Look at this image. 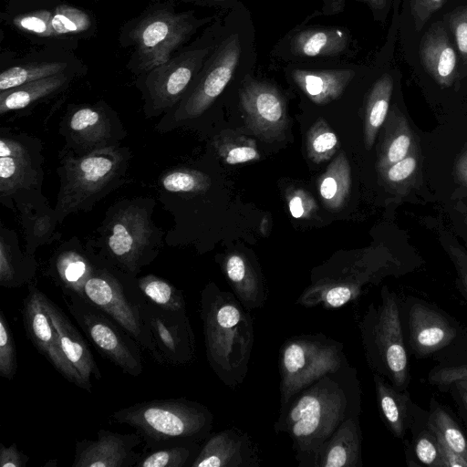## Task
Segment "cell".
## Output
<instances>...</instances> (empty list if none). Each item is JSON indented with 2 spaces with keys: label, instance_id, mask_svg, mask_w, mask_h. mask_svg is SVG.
Instances as JSON below:
<instances>
[{
  "label": "cell",
  "instance_id": "cell-1",
  "mask_svg": "<svg viewBox=\"0 0 467 467\" xmlns=\"http://www.w3.org/2000/svg\"><path fill=\"white\" fill-rule=\"evenodd\" d=\"M362 391L349 363L316 380L280 407L274 429L285 433L299 467H316L322 445L348 419L360 417Z\"/></svg>",
  "mask_w": 467,
  "mask_h": 467
},
{
  "label": "cell",
  "instance_id": "cell-2",
  "mask_svg": "<svg viewBox=\"0 0 467 467\" xmlns=\"http://www.w3.org/2000/svg\"><path fill=\"white\" fill-rule=\"evenodd\" d=\"M200 316L209 366L225 386H240L247 375L254 341L248 309L234 294L209 284L200 296Z\"/></svg>",
  "mask_w": 467,
  "mask_h": 467
},
{
  "label": "cell",
  "instance_id": "cell-3",
  "mask_svg": "<svg viewBox=\"0 0 467 467\" xmlns=\"http://www.w3.org/2000/svg\"><path fill=\"white\" fill-rule=\"evenodd\" d=\"M110 420L133 428L150 450L206 440L211 434L213 416L204 405L178 398L136 403L114 411Z\"/></svg>",
  "mask_w": 467,
  "mask_h": 467
},
{
  "label": "cell",
  "instance_id": "cell-4",
  "mask_svg": "<svg viewBox=\"0 0 467 467\" xmlns=\"http://www.w3.org/2000/svg\"><path fill=\"white\" fill-rule=\"evenodd\" d=\"M149 199L123 200L109 210L97 254L116 268L137 277L160 253L162 232L151 221Z\"/></svg>",
  "mask_w": 467,
  "mask_h": 467
},
{
  "label": "cell",
  "instance_id": "cell-5",
  "mask_svg": "<svg viewBox=\"0 0 467 467\" xmlns=\"http://www.w3.org/2000/svg\"><path fill=\"white\" fill-rule=\"evenodd\" d=\"M126 149L108 146L82 155H67L58 170L60 190L54 209L57 223L71 213L88 211L123 182L130 160Z\"/></svg>",
  "mask_w": 467,
  "mask_h": 467
},
{
  "label": "cell",
  "instance_id": "cell-6",
  "mask_svg": "<svg viewBox=\"0 0 467 467\" xmlns=\"http://www.w3.org/2000/svg\"><path fill=\"white\" fill-rule=\"evenodd\" d=\"M400 297L388 286L379 301L368 306L359 321L361 343L368 366L399 390H406L411 376Z\"/></svg>",
  "mask_w": 467,
  "mask_h": 467
},
{
  "label": "cell",
  "instance_id": "cell-7",
  "mask_svg": "<svg viewBox=\"0 0 467 467\" xmlns=\"http://www.w3.org/2000/svg\"><path fill=\"white\" fill-rule=\"evenodd\" d=\"M95 256L93 273L86 281L81 296L107 313L155 360L154 345L143 316L146 298L137 278L97 254Z\"/></svg>",
  "mask_w": 467,
  "mask_h": 467
},
{
  "label": "cell",
  "instance_id": "cell-8",
  "mask_svg": "<svg viewBox=\"0 0 467 467\" xmlns=\"http://www.w3.org/2000/svg\"><path fill=\"white\" fill-rule=\"evenodd\" d=\"M194 28L190 13H176L168 5L150 7L122 30L123 45L133 47L129 67L141 75L166 63Z\"/></svg>",
  "mask_w": 467,
  "mask_h": 467
},
{
  "label": "cell",
  "instance_id": "cell-9",
  "mask_svg": "<svg viewBox=\"0 0 467 467\" xmlns=\"http://www.w3.org/2000/svg\"><path fill=\"white\" fill-rule=\"evenodd\" d=\"M348 363L343 344L323 334L294 336L279 349L280 407L302 389Z\"/></svg>",
  "mask_w": 467,
  "mask_h": 467
},
{
  "label": "cell",
  "instance_id": "cell-10",
  "mask_svg": "<svg viewBox=\"0 0 467 467\" xmlns=\"http://www.w3.org/2000/svg\"><path fill=\"white\" fill-rule=\"evenodd\" d=\"M70 314L100 353L132 377L143 371L140 344L103 310L78 295H63Z\"/></svg>",
  "mask_w": 467,
  "mask_h": 467
},
{
  "label": "cell",
  "instance_id": "cell-11",
  "mask_svg": "<svg viewBox=\"0 0 467 467\" xmlns=\"http://www.w3.org/2000/svg\"><path fill=\"white\" fill-rule=\"evenodd\" d=\"M210 51V47L186 48L166 63L140 75V88L147 116L169 112L181 101Z\"/></svg>",
  "mask_w": 467,
  "mask_h": 467
},
{
  "label": "cell",
  "instance_id": "cell-12",
  "mask_svg": "<svg viewBox=\"0 0 467 467\" xmlns=\"http://www.w3.org/2000/svg\"><path fill=\"white\" fill-rule=\"evenodd\" d=\"M400 311L409 354L430 358L449 346L462 325L438 306L414 296L401 298Z\"/></svg>",
  "mask_w": 467,
  "mask_h": 467
},
{
  "label": "cell",
  "instance_id": "cell-13",
  "mask_svg": "<svg viewBox=\"0 0 467 467\" xmlns=\"http://www.w3.org/2000/svg\"><path fill=\"white\" fill-rule=\"evenodd\" d=\"M241 45L236 34L226 38L205 61L192 88H189L173 111L166 114L161 128L168 130L202 115L223 91L238 65ZM159 126V127H160Z\"/></svg>",
  "mask_w": 467,
  "mask_h": 467
},
{
  "label": "cell",
  "instance_id": "cell-14",
  "mask_svg": "<svg viewBox=\"0 0 467 467\" xmlns=\"http://www.w3.org/2000/svg\"><path fill=\"white\" fill-rule=\"evenodd\" d=\"M41 144L27 135L2 134L0 139V199L23 201L39 192L43 179ZM5 203V204H6Z\"/></svg>",
  "mask_w": 467,
  "mask_h": 467
},
{
  "label": "cell",
  "instance_id": "cell-15",
  "mask_svg": "<svg viewBox=\"0 0 467 467\" xmlns=\"http://www.w3.org/2000/svg\"><path fill=\"white\" fill-rule=\"evenodd\" d=\"M143 316L154 345L156 362L181 367L195 359V337L186 309H164L146 300Z\"/></svg>",
  "mask_w": 467,
  "mask_h": 467
},
{
  "label": "cell",
  "instance_id": "cell-16",
  "mask_svg": "<svg viewBox=\"0 0 467 467\" xmlns=\"http://www.w3.org/2000/svg\"><path fill=\"white\" fill-rule=\"evenodd\" d=\"M23 324L27 338L64 379L91 393L79 373L64 355L51 319L44 307L42 291L31 283L24 300Z\"/></svg>",
  "mask_w": 467,
  "mask_h": 467
},
{
  "label": "cell",
  "instance_id": "cell-17",
  "mask_svg": "<svg viewBox=\"0 0 467 467\" xmlns=\"http://www.w3.org/2000/svg\"><path fill=\"white\" fill-rule=\"evenodd\" d=\"M249 129L264 140H277L287 125L285 102L280 92L265 82L249 81L240 91Z\"/></svg>",
  "mask_w": 467,
  "mask_h": 467
},
{
  "label": "cell",
  "instance_id": "cell-18",
  "mask_svg": "<svg viewBox=\"0 0 467 467\" xmlns=\"http://www.w3.org/2000/svg\"><path fill=\"white\" fill-rule=\"evenodd\" d=\"M141 441L136 431L119 433L101 429L96 440L84 439L76 443L71 467H135L141 453L134 449Z\"/></svg>",
  "mask_w": 467,
  "mask_h": 467
},
{
  "label": "cell",
  "instance_id": "cell-19",
  "mask_svg": "<svg viewBox=\"0 0 467 467\" xmlns=\"http://www.w3.org/2000/svg\"><path fill=\"white\" fill-rule=\"evenodd\" d=\"M257 447L247 433L227 429L210 434L191 467H258Z\"/></svg>",
  "mask_w": 467,
  "mask_h": 467
},
{
  "label": "cell",
  "instance_id": "cell-20",
  "mask_svg": "<svg viewBox=\"0 0 467 467\" xmlns=\"http://www.w3.org/2000/svg\"><path fill=\"white\" fill-rule=\"evenodd\" d=\"M117 117L101 106L81 107L69 114L66 120V137L73 150H91L114 146L124 135L118 134Z\"/></svg>",
  "mask_w": 467,
  "mask_h": 467
},
{
  "label": "cell",
  "instance_id": "cell-21",
  "mask_svg": "<svg viewBox=\"0 0 467 467\" xmlns=\"http://www.w3.org/2000/svg\"><path fill=\"white\" fill-rule=\"evenodd\" d=\"M42 301L57 332L64 355L92 392L91 377L99 380L102 374L87 342L65 312L43 292Z\"/></svg>",
  "mask_w": 467,
  "mask_h": 467
},
{
  "label": "cell",
  "instance_id": "cell-22",
  "mask_svg": "<svg viewBox=\"0 0 467 467\" xmlns=\"http://www.w3.org/2000/svg\"><path fill=\"white\" fill-rule=\"evenodd\" d=\"M420 57L425 69L439 85L449 87L452 84L457 56L441 23L433 24L422 36Z\"/></svg>",
  "mask_w": 467,
  "mask_h": 467
},
{
  "label": "cell",
  "instance_id": "cell-23",
  "mask_svg": "<svg viewBox=\"0 0 467 467\" xmlns=\"http://www.w3.org/2000/svg\"><path fill=\"white\" fill-rule=\"evenodd\" d=\"M362 431L359 417L346 420L320 448L316 467H360Z\"/></svg>",
  "mask_w": 467,
  "mask_h": 467
},
{
  "label": "cell",
  "instance_id": "cell-24",
  "mask_svg": "<svg viewBox=\"0 0 467 467\" xmlns=\"http://www.w3.org/2000/svg\"><path fill=\"white\" fill-rule=\"evenodd\" d=\"M222 269L234 296L244 307L256 309L265 306L267 291L261 275L246 255L228 254L222 262Z\"/></svg>",
  "mask_w": 467,
  "mask_h": 467
},
{
  "label": "cell",
  "instance_id": "cell-25",
  "mask_svg": "<svg viewBox=\"0 0 467 467\" xmlns=\"http://www.w3.org/2000/svg\"><path fill=\"white\" fill-rule=\"evenodd\" d=\"M373 381L379 411L384 424L394 437L403 440L410 431L415 404L409 390L397 389L377 373H373Z\"/></svg>",
  "mask_w": 467,
  "mask_h": 467
},
{
  "label": "cell",
  "instance_id": "cell-26",
  "mask_svg": "<svg viewBox=\"0 0 467 467\" xmlns=\"http://www.w3.org/2000/svg\"><path fill=\"white\" fill-rule=\"evenodd\" d=\"M95 254L78 249L60 251L50 263L49 275L61 288L63 295L81 296L84 285L93 273Z\"/></svg>",
  "mask_w": 467,
  "mask_h": 467
},
{
  "label": "cell",
  "instance_id": "cell-27",
  "mask_svg": "<svg viewBox=\"0 0 467 467\" xmlns=\"http://www.w3.org/2000/svg\"><path fill=\"white\" fill-rule=\"evenodd\" d=\"M410 431L411 441L405 450L407 464L441 467V443L430 422L429 411L416 403Z\"/></svg>",
  "mask_w": 467,
  "mask_h": 467
},
{
  "label": "cell",
  "instance_id": "cell-28",
  "mask_svg": "<svg viewBox=\"0 0 467 467\" xmlns=\"http://www.w3.org/2000/svg\"><path fill=\"white\" fill-rule=\"evenodd\" d=\"M433 367L427 374V381L441 392L458 379H467V326L446 348L432 356Z\"/></svg>",
  "mask_w": 467,
  "mask_h": 467
},
{
  "label": "cell",
  "instance_id": "cell-29",
  "mask_svg": "<svg viewBox=\"0 0 467 467\" xmlns=\"http://www.w3.org/2000/svg\"><path fill=\"white\" fill-rule=\"evenodd\" d=\"M354 75L350 69H296L292 72L296 84L316 104H327L337 99Z\"/></svg>",
  "mask_w": 467,
  "mask_h": 467
},
{
  "label": "cell",
  "instance_id": "cell-30",
  "mask_svg": "<svg viewBox=\"0 0 467 467\" xmlns=\"http://www.w3.org/2000/svg\"><path fill=\"white\" fill-rule=\"evenodd\" d=\"M13 235L9 231H1L0 285L5 288L31 284L37 269L34 256L23 253Z\"/></svg>",
  "mask_w": 467,
  "mask_h": 467
},
{
  "label": "cell",
  "instance_id": "cell-31",
  "mask_svg": "<svg viewBox=\"0 0 467 467\" xmlns=\"http://www.w3.org/2000/svg\"><path fill=\"white\" fill-rule=\"evenodd\" d=\"M413 144V134L407 119L398 109H393L387 116L384 136L379 152V171L405 158Z\"/></svg>",
  "mask_w": 467,
  "mask_h": 467
},
{
  "label": "cell",
  "instance_id": "cell-32",
  "mask_svg": "<svg viewBox=\"0 0 467 467\" xmlns=\"http://www.w3.org/2000/svg\"><path fill=\"white\" fill-rule=\"evenodd\" d=\"M68 78L65 73L28 82L0 93V113L28 107L61 89Z\"/></svg>",
  "mask_w": 467,
  "mask_h": 467
},
{
  "label": "cell",
  "instance_id": "cell-33",
  "mask_svg": "<svg viewBox=\"0 0 467 467\" xmlns=\"http://www.w3.org/2000/svg\"><path fill=\"white\" fill-rule=\"evenodd\" d=\"M350 166L344 152L339 153L318 178L317 188L324 205L339 210L348 198L351 185Z\"/></svg>",
  "mask_w": 467,
  "mask_h": 467
},
{
  "label": "cell",
  "instance_id": "cell-34",
  "mask_svg": "<svg viewBox=\"0 0 467 467\" xmlns=\"http://www.w3.org/2000/svg\"><path fill=\"white\" fill-rule=\"evenodd\" d=\"M348 39L337 28L307 29L295 36L291 49L304 57L335 56L346 48Z\"/></svg>",
  "mask_w": 467,
  "mask_h": 467
},
{
  "label": "cell",
  "instance_id": "cell-35",
  "mask_svg": "<svg viewBox=\"0 0 467 467\" xmlns=\"http://www.w3.org/2000/svg\"><path fill=\"white\" fill-rule=\"evenodd\" d=\"M428 411L441 444L467 460V431L454 413L435 398L431 400Z\"/></svg>",
  "mask_w": 467,
  "mask_h": 467
},
{
  "label": "cell",
  "instance_id": "cell-36",
  "mask_svg": "<svg viewBox=\"0 0 467 467\" xmlns=\"http://www.w3.org/2000/svg\"><path fill=\"white\" fill-rule=\"evenodd\" d=\"M392 89L393 80L386 74L375 82L368 96L364 125L367 150L372 147L379 130L387 119Z\"/></svg>",
  "mask_w": 467,
  "mask_h": 467
},
{
  "label": "cell",
  "instance_id": "cell-37",
  "mask_svg": "<svg viewBox=\"0 0 467 467\" xmlns=\"http://www.w3.org/2000/svg\"><path fill=\"white\" fill-rule=\"evenodd\" d=\"M201 447L197 441H187L150 449L141 453L135 467H186L196 458Z\"/></svg>",
  "mask_w": 467,
  "mask_h": 467
},
{
  "label": "cell",
  "instance_id": "cell-38",
  "mask_svg": "<svg viewBox=\"0 0 467 467\" xmlns=\"http://www.w3.org/2000/svg\"><path fill=\"white\" fill-rule=\"evenodd\" d=\"M138 285L147 301L169 310H185L182 290L165 279L152 274L137 276Z\"/></svg>",
  "mask_w": 467,
  "mask_h": 467
},
{
  "label": "cell",
  "instance_id": "cell-39",
  "mask_svg": "<svg viewBox=\"0 0 467 467\" xmlns=\"http://www.w3.org/2000/svg\"><path fill=\"white\" fill-rule=\"evenodd\" d=\"M64 62H32L8 67L0 74V91H5L23 84L65 73Z\"/></svg>",
  "mask_w": 467,
  "mask_h": 467
},
{
  "label": "cell",
  "instance_id": "cell-40",
  "mask_svg": "<svg viewBox=\"0 0 467 467\" xmlns=\"http://www.w3.org/2000/svg\"><path fill=\"white\" fill-rule=\"evenodd\" d=\"M306 152L315 163L330 159L340 144L335 132L323 119H318L306 133Z\"/></svg>",
  "mask_w": 467,
  "mask_h": 467
},
{
  "label": "cell",
  "instance_id": "cell-41",
  "mask_svg": "<svg viewBox=\"0 0 467 467\" xmlns=\"http://www.w3.org/2000/svg\"><path fill=\"white\" fill-rule=\"evenodd\" d=\"M50 26L53 37L77 35L90 27L91 19L82 9L60 5L53 10Z\"/></svg>",
  "mask_w": 467,
  "mask_h": 467
},
{
  "label": "cell",
  "instance_id": "cell-42",
  "mask_svg": "<svg viewBox=\"0 0 467 467\" xmlns=\"http://www.w3.org/2000/svg\"><path fill=\"white\" fill-rule=\"evenodd\" d=\"M219 156L230 165L260 159L254 140L242 136H224L216 142Z\"/></svg>",
  "mask_w": 467,
  "mask_h": 467
},
{
  "label": "cell",
  "instance_id": "cell-43",
  "mask_svg": "<svg viewBox=\"0 0 467 467\" xmlns=\"http://www.w3.org/2000/svg\"><path fill=\"white\" fill-rule=\"evenodd\" d=\"M17 371V352L9 323L0 311V376L11 380Z\"/></svg>",
  "mask_w": 467,
  "mask_h": 467
},
{
  "label": "cell",
  "instance_id": "cell-44",
  "mask_svg": "<svg viewBox=\"0 0 467 467\" xmlns=\"http://www.w3.org/2000/svg\"><path fill=\"white\" fill-rule=\"evenodd\" d=\"M419 150L414 142L410 153L402 160L380 171L384 181L390 186H400L415 176L419 168Z\"/></svg>",
  "mask_w": 467,
  "mask_h": 467
},
{
  "label": "cell",
  "instance_id": "cell-45",
  "mask_svg": "<svg viewBox=\"0 0 467 467\" xmlns=\"http://www.w3.org/2000/svg\"><path fill=\"white\" fill-rule=\"evenodd\" d=\"M53 11L38 10L22 14L15 17V26L27 33L39 37H53L51 31V17Z\"/></svg>",
  "mask_w": 467,
  "mask_h": 467
},
{
  "label": "cell",
  "instance_id": "cell-46",
  "mask_svg": "<svg viewBox=\"0 0 467 467\" xmlns=\"http://www.w3.org/2000/svg\"><path fill=\"white\" fill-rule=\"evenodd\" d=\"M289 212L294 218H309L317 210L313 197L302 189H290L286 192Z\"/></svg>",
  "mask_w": 467,
  "mask_h": 467
},
{
  "label": "cell",
  "instance_id": "cell-47",
  "mask_svg": "<svg viewBox=\"0 0 467 467\" xmlns=\"http://www.w3.org/2000/svg\"><path fill=\"white\" fill-rule=\"evenodd\" d=\"M449 27L462 58L467 64V6L457 8L449 16Z\"/></svg>",
  "mask_w": 467,
  "mask_h": 467
},
{
  "label": "cell",
  "instance_id": "cell-48",
  "mask_svg": "<svg viewBox=\"0 0 467 467\" xmlns=\"http://www.w3.org/2000/svg\"><path fill=\"white\" fill-rule=\"evenodd\" d=\"M447 252L456 271V286L467 303V252L454 244L447 245Z\"/></svg>",
  "mask_w": 467,
  "mask_h": 467
},
{
  "label": "cell",
  "instance_id": "cell-49",
  "mask_svg": "<svg viewBox=\"0 0 467 467\" xmlns=\"http://www.w3.org/2000/svg\"><path fill=\"white\" fill-rule=\"evenodd\" d=\"M446 0H411L410 10L415 27L420 31L434 12L440 9Z\"/></svg>",
  "mask_w": 467,
  "mask_h": 467
},
{
  "label": "cell",
  "instance_id": "cell-50",
  "mask_svg": "<svg viewBox=\"0 0 467 467\" xmlns=\"http://www.w3.org/2000/svg\"><path fill=\"white\" fill-rule=\"evenodd\" d=\"M29 458L16 443L9 446L0 444V467H26Z\"/></svg>",
  "mask_w": 467,
  "mask_h": 467
},
{
  "label": "cell",
  "instance_id": "cell-51",
  "mask_svg": "<svg viewBox=\"0 0 467 467\" xmlns=\"http://www.w3.org/2000/svg\"><path fill=\"white\" fill-rule=\"evenodd\" d=\"M453 400L460 416L467 424V379L451 382L445 390Z\"/></svg>",
  "mask_w": 467,
  "mask_h": 467
},
{
  "label": "cell",
  "instance_id": "cell-52",
  "mask_svg": "<svg viewBox=\"0 0 467 467\" xmlns=\"http://www.w3.org/2000/svg\"><path fill=\"white\" fill-rule=\"evenodd\" d=\"M441 467H467V460L441 444Z\"/></svg>",
  "mask_w": 467,
  "mask_h": 467
},
{
  "label": "cell",
  "instance_id": "cell-53",
  "mask_svg": "<svg viewBox=\"0 0 467 467\" xmlns=\"http://www.w3.org/2000/svg\"><path fill=\"white\" fill-rule=\"evenodd\" d=\"M455 171L458 179L467 187V151L463 152L459 158Z\"/></svg>",
  "mask_w": 467,
  "mask_h": 467
},
{
  "label": "cell",
  "instance_id": "cell-54",
  "mask_svg": "<svg viewBox=\"0 0 467 467\" xmlns=\"http://www.w3.org/2000/svg\"><path fill=\"white\" fill-rule=\"evenodd\" d=\"M367 1H368L371 5L379 6V7L384 5V4H385V0H367Z\"/></svg>",
  "mask_w": 467,
  "mask_h": 467
},
{
  "label": "cell",
  "instance_id": "cell-55",
  "mask_svg": "<svg viewBox=\"0 0 467 467\" xmlns=\"http://www.w3.org/2000/svg\"><path fill=\"white\" fill-rule=\"evenodd\" d=\"M213 1H223V0H213Z\"/></svg>",
  "mask_w": 467,
  "mask_h": 467
}]
</instances>
